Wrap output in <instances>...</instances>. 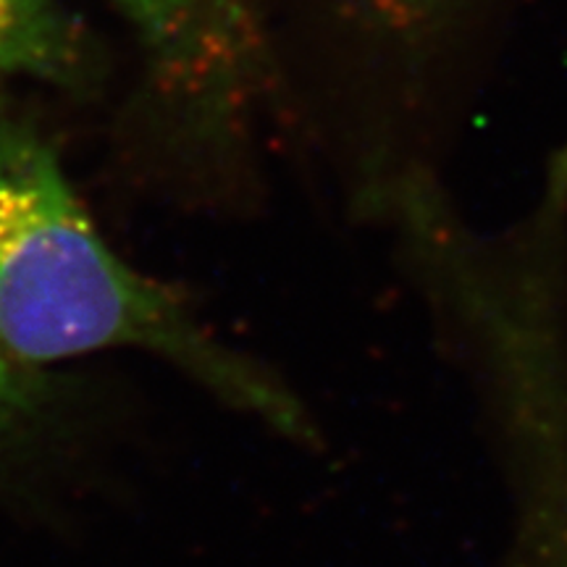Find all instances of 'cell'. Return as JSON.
Returning a JSON list of instances; mask_svg holds the SVG:
<instances>
[{
    "label": "cell",
    "mask_w": 567,
    "mask_h": 567,
    "mask_svg": "<svg viewBox=\"0 0 567 567\" xmlns=\"http://www.w3.org/2000/svg\"><path fill=\"white\" fill-rule=\"evenodd\" d=\"M0 347L21 365L132 347L158 354L276 434L313 442L284 381L197 323L105 245L38 134L0 126Z\"/></svg>",
    "instance_id": "1"
},
{
    "label": "cell",
    "mask_w": 567,
    "mask_h": 567,
    "mask_svg": "<svg viewBox=\"0 0 567 567\" xmlns=\"http://www.w3.org/2000/svg\"><path fill=\"white\" fill-rule=\"evenodd\" d=\"M471 386L505 476L496 567H567V334L507 339L481 358Z\"/></svg>",
    "instance_id": "2"
},
{
    "label": "cell",
    "mask_w": 567,
    "mask_h": 567,
    "mask_svg": "<svg viewBox=\"0 0 567 567\" xmlns=\"http://www.w3.org/2000/svg\"><path fill=\"white\" fill-rule=\"evenodd\" d=\"M147 51L200 103L216 132H239L266 87L264 0H113Z\"/></svg>",
    "instance_id": "3"
},
{
    "label": "cell",
    "mask_w": 567,
    "mask_h": 567,
    "mask_svg": "<svg viewBox=\"0 0 567 567\" xmlns=\"http://www.w3.org/2000/svg\"><path fill=\"white\" fill-rule=\"evenodd\" d=\"M473 0H337L342 21L363 42L400 63L436 53Z\"/></svg>",
    "instance_id": "4"
},
{
    "label": "cell",
    "mask_w": 567,
    "mask_h": 567,
    "mask_svg": "<svg viewBox=\"0 0 567 567\" xmlns=\"http://www.w3.org/2000/svg\"><path fill=\"white\" fill-rule=\"evenodd\" d=\"M76 66V38L55 0H0V87L61 80Z\"/></svg>",
    "instance_id": "5"
},
{
    "label": "cell",
    "mask_w": 567,
    "mask_h": 567,
    "mask_svg": "<svg viewBox=\"0 0 567 567\" xmlns=\"http://www.w3.org/2000/svg\"><path fill=\"white\" fill-rule=\"evenodd\" d=\"M34 400H38V394H34L27 365H21L0 347V436L17 429L21 417L32 410Z\"/></svg>",
    "instance_id": "6"
}]
</instances>
